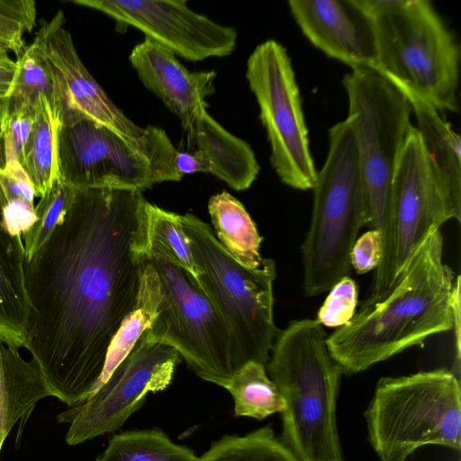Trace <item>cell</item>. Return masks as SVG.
Segmentation results:
<instances>
[{"mask_svg": "<svg viewBox=\"0 0 461 461\" xmlns=\"http://www.w3.org/2000/svg\"><path fill=\"white\" fill-rule=\"evenodd\" d=\"M355 280L345 276L336 283L318 312L317 321L329 328H339L350 321L357 304Z\"/></svg>", "mask_w": 461, "mask_h": 461, "instance_id": "d6a6232c", "label": "cell"}, {"mask_svg": "<svg viewBox=\"0 0 461 461\" xmlns=\"http://www.w3.org/2000/svg\"><path fill=\"white\" fill-rule=\"evenodd\" d=\"M373 70L439 111H458L460 50L429 0H402L374 20Z\"/></svg>", "mask_w": 461, "mask_h": 461, "instance_id": "52a82bcc", "label": "cell"}, {"mask_svg": "<svg viewBox=\"0 0 461 461\" xmlns=\"http://www.w3.org/2000/svg\"><path fill=\"white\" fill-rule=\"evenodd\" d=\"M146 202L140 190H77L49 239L24 260L25 348L51 395L68 407L93 393L109 346L136 305Z\"/></svg>", "mask_w": 461, "mask_h": 461, "instance_id": "6da1fadb", "label": "cell"}, {"mask_svg": "<svg viewBox=\"0 0 461 461\" xmlns=\"http://www.w3.org/2000/svg\"><path fill=\"white\" fill-rule=\"evenodd\" d=\"M33 0H0V50L19 58L26 49L24 35L36 24Z\"/></svg>", "mask_w": 461, "mask_h": 461, "instance_id": "4dcf8cb0", "label": "cell"}, {"mask_svg": "<svg viewBox=\"0 0 461 461\" xmlns=\"http://www.w3.org/2000/svg\"><path fill=\"white\" fill-rule=\"evenodd\" d=\"M402 0H355V3L373 20L396 7Z\"/></svg>", "mask_w": 461, "mask_h": 461, "instance_id": "e575fe53", "label": "cell"}, {"mask_svg": "<svg viewBox=\"0 0 461 461\" xmlns=\"http://www.w3.org/2000/svg\"><path fill=\"white\" fill-rule=\"evenodd\" d=\"M179 353L164 343L139 339L107 380L85 402L58 415L69 423L65 440L76 446L119 429L144 402L149 393L171 383Z\"/></svg>", "mask_w": 461, "mask_h": 461, "instance_id": "7c38bea8", "label": "cell"}, {"mask_svg": "<svg viewBox=\"0 0 461 461\" xmlns=\"http://www.w3.org/2000/svg\"><path fill=\"white\" fill-rule=\"evenodd\" d=\"M456 336V358H460V277L458 278L454 293L453 302V327Z\"/></svg>", "mask_w": 461, "mask_h": 461, "instance_id": "74e56055", "label": "cell"}, {"mask_svg": "<svg viewBox=\"0 0 461 461\" xmlns=\"http://www.w3.org/2000/svg\"><path fill=\"white\" fill-rule=\"evenodd\" d=\"M309 230L302 245L304 294L328 292L351 268L350 252L366 226L357 148L350 117L329 130V150L313 185Z\"/></svg>", "mask_w": 461, "mask_h": 461, "instance_id": "5b68a950", "label": "cell"}, {"mask_svg": "<svg viewBox=\"0 0 461 461\" xmlns=\"http://www.w3.org/2000/svg\"><path fill=\"white\" fill-rule=\"evenodd\" d=\"M354 128L362 180L366 226L378 232L382 255L373 294L394 281L392 185L400 155L413 127L405 95L369 68L352 69L343 79Z\"/></svg>", "mask_w": 461, "mask_h": 461, "instance_id": "277c9868", "label": "cell"}, {"mask_svg": "<svg viewBox=\"0 0 461 461\" xmlns=\"http://www.w3.org/2000/svg\"><path fill=\"white\" fill-rule=\"evenodd\" d=\"M29 311L23 240L8 231L0 196V339L25 348Z\"/></svg>", "mask_w": 461, "mask_h": 461, "instance_id": "ffe728a7", "label": "cell"}, {"mask_svg": "<svg viewBox=\"0 0 461 461\" xmlns=\"http://www.w3.org/2000/svg\"><path fill=\"white\" fill-rule=\"evenodd\" d=\"M146 254H157L183 268L201 289L199 271L193 258L181 215L146 202ZM203 292V291H202Z\"/></svg>", "mask_w": 461, "mask_h": 461, "instance_id": "83f0119b", "label": "cell"}, {"mask_svg": "<svg viewBox=\"0 0 461 461\" xmlns=\"http://www.w3.org/2000/svg\"><path fill=\"white\" fill-rule=\"evenodd\" d=\"M434 231L384 292L370 294L348 323L327 337L343 374L362 372L453 327L456 282Z\"/></svg>", "mask_w": 461, "mask_h": 461, "instance_id": "7a4b0ae2", "label": "cell"}, {"mask_svg": "<svg viewBox=\"0 0 461 461\" xmlns=\"http://www.w3.org/2000/svg\"><path fill=\"white\" fill-rule=\"evenodd\" d=\"M222 387L232 396L236 417L264 420L285 410L282 394L261 363L249 361Z\"/></svg>", "mask_w": 461, "mask_h": 461, "instance_id": "484cf974", "label": "cell"}, {"mask_svg": "<svg viewBox=\"0 0 461 461\" xmlns=\"http://www.w3.org/2000/svg\"><path fill=\"white\" fill-rule=\"evenodd\" d=\"M96 461H201L190 448L157 429L114 434Z\"/></svg>", "mask_w": 461, "mask_h": 461, "instance_id": "4316f807", "label": "cell"}, {"mask_svg": "<svg viewBox=\"0 0 461 461\" xmlns=\"http://www.w3.org/2000/svg\"><path fill=\"white\" fill-rule=\"evenodd\" d=\"M208 211L215 237L227 253L241 266L258 268L262 238L243 204L230 193L222 191L210 197Z\"/></svg>", "mask_w": 461, "mask_h": 461, "instance_id": "7402d4cb", "label": "cell"}, {"mask_svg": "<svg viewBox=\"0 0 461 461\" xmlns=\"http://www.w3.org/2000/svg\"><path fill=\"white\" fill-rule=\"evenodd\" d=\"M116 22L118 31L129 26L175 55L190 61L230 55L237 43L233 27L219 24L187 6L186 1L73 0Z\"/></svg>", "mask_w": 461, "mask_h": 461, "instance_id": "4fadbf2b", "label": "cell"}, {"mask_svg": "<svg viewBox=\"0 0 461 461\" xmlns=\"http://www.w3.org/2000/svg\"><path fill=\"white\" fill-rule=\"evenodd\" d=\"M146 256L158 273L161 298L140 339L173 347L200 378L222 387L243 366L225 323L183 268L159 255Z\"/></svg>", "mask_w": 461, "mask_h": 461, "instance_id": "30bf717a", "label": "cell"}, {"mask_svg": "<svg viewBox=\"0 0 461 461\" xmlns=\"http://www.w3.org/2000/svg\"><path fill=\"white\" fill-rule=\"evenodd\" d=\"M15 62L16 70L11 86L0 105V121L7 113L25 106L37 109L41 96L46 97L50 105L58 110L53 76L45 56L40 30Z\"/></svg>", "mask_w": 461, "mask_h": 461, "instance_id": "cb8c5ba5", "label": "cell"}, {"mask_svg": "<svg viewBox=\"0 0 461 461\" xmlns=\"http://www.w3.org/2000/svg\"><path fill=\"white\" fill-rule=\"evenodd\" d=\"M49 396L51 393L38 365L0 339V454L14 424Z\"/></svg>", "mask_w": 461, "mask_h": 461, "instance_id": "44dd1931", "label": "cell"}, {"mask_svg": "<svg viewBox=\"0 0 461 461\" xmlns=\"http://www.w3.org/2000/svg\"><path fill=\"white\" fill-rule=\"evenodd\" d=\"M339 461H343V460H339Z\"/></svg>", "mask_w": 461, "mask_h": 461, "instance_id": "f35d334b", "label": "cell"}, {"mask_svg": "<svg viewBox=\"0 0 461 461\" xmlns=\"http://www.w3.org/2000/svg\"><path fill=\"white\" fill-rule=\"evenodd\" d=\"M369 442L380 461H406L427 445L461 448V388L444 369L383 377L366 411Z\"/></svg>", "mask_w": 461, "mask_h": 461, "instance_id": "8992f818", "label": "cell"}, {"mask_svg": "<svg viewBox=\"0 0 461 461\" xmlns=\"http://www.w3.org/2000/svg\"><path fill=\"white\" fill-rule=\"evenodd\" d=\"M187 132V150L198 160L201 172L210 173L236 191L251 186L259 164L251 147L203 110Z\"/></svg>", "mask_w": 461, "mask_h": 461, "instance_id": "ac0fdd59", "label": "cell"}, {"mask_svg": "<svg viewBox=\"0 0 461 461\" xmlns=\"http://www.w3.org/2000/svg\"><path fill=\"white\" fill-rule=\"evenodd\" d=\"M316 320L291 321L279 331L267 362L285 402L281 441L300 461L342 460L336 403L343 371Z\"/></svg>", "mask_w": 461, "mask_h": 461, "instance_id": "3957f363", "label": "cell"}, {"mask_svg": "<svg viewBox=\"0 0 461 461\" xmlns=\"http://www.w3.org/2000/svg\"><path fill=\"white\" fill-rule=\"evenodd\" d=\"M382 255L381 240L377 231L369 230L356 240L351 252L350 264L357 274L375 270Z\"/></svg>", "mask_w": 461, "mask_h": 461, "instance_id": "836d02e7", "label": "cell"}, {"mask_svg": "<svg viewBox=\"0 0 461 461\" xmlns=\"http://www.w3.org/2000/svg\"><path fill=\"white\" fill-rule=\"evenodd\" d=\"M77 189L60 177L35 205L36 221L22 236L24 260H30L50 236L57 223L69 209Z\"/></svg>", "mask_w": 461, "mask_h": 461, "instance_id": "f546056e", "label": "cell"}, {"mask_svg": "<svg viewBox=\"0 0 461 461\" xmlns=\"http://www.w3.org/2000/svg\"><path fill=\"white\" fill-rule=\"evenodd\" d=\"M36 110L25 106L7 113L0 121V169L16 162L22 165Z\"/></svg>", "mask_w": 461, "mask_h": 461, "instance_id": "1f68e13d", "label": "cell"}, {"mask_svg": "<svg viewBox=\"0 0 461 461\" xmlns=\"http://www.w3.org/2000/svg\"><path fill=\"white\" fill-rule=\"evenodd\" d=\"M176 149L166 131L144 128L130 138L85 118L60 124L58 135L59 177L77 190H140L165 181H180L175 167Z\"/></svg>", "mask_w": 461, "mask_h": 461, "instance_id": "9c48e42d", "label": "cell"}, {"mask_svg": "<svg viewBox=\"0 0 461 461\" xmlns=\"http://www.w3.org/2000/svg\"><path fill=\"white\" fill-rule=\"evenodd\" d=\"M15 70L16 62L9 56L0 58V105L9 91Z\"/></svg>", "mask_w": 461, "mask_h": 461, "instance_id": "d590c367", "label": "cell"}, {"mask_svg": "<svg viewBox=\"0 0 461 461\" xmlns=\"http://www.w3.org/2000/svg\"><path fill=\"white\" fill-rule=\"evenodd\" d=\"M201 290L225 323L243 366L267 365L279 332L274 322L276 263L264 258L255 269L241 266L217 240L212 229L196 216L181 215Z\"/></svg>", "mask_w": 461, "mask_h": 461, "instance_id": "ba28073f", "label": "cell"}, {"mask_svg": "<svg viewBox=\"0 0 461 461\" xmlns=\"http://www.w3.org/2000/svg\"><path fill=\"white\" fill-rule=\"evenodd\" d=\"M129 60L141 83L178 117L185 131L206 110V98L215 92L214 70L191 72L173 52L148 38L134 46Z\"/></svg>", "mask_w": 461, "mask_h": 461, "instance_id": "e0dca14e", "label": "cell"}, {"mask_svg": "<svg viewBox=\"0 0 461 461\" xmlns=\"http://www.w3.org/2000/svg\"><path fill=\"white\" fill-rule=\"evenodd\" d=\"M160 298L158 273L146 256L136 305L122 321L109 346L104 368L94 392L107 380L117 366L132 350L142 333L151 325L157 316Z\"/></svg>", "mask_w": 461, "mask_h": 461, "instance_id": "d4e9b609", "label": "cell"}, {"mask_svg": "<svg viewBox=\"0 0 461 461\" xmlns=\"http://www.w3.org/2000/svg\"><path fill=\"white\" fill-rule=\"evenodd\" d=\"M402 93L415 114L416 129L431 174L445 199L452 219L460 221V136L452 130L450 123L439 115L437 109L411 93Z\"/></svg>", "mask_w": 461, "mask_h": 461, "instance_id": "d6986e66", "label": "cell"}, {"mask_svg": "<svg viewBox=\"0 0 461 461\" xmlns=\"http://www.w3.org/2000/svg\"><path fill=\"white\" fill-rule=\"evenodd\" d=\"M60 124L59 111L46 97L41 96L22 160L36 197L44 196L59 177L58 135Z\"/></svg>", "mask_w": 461, "mask_h": 461, "instance_id": "603a6c76", "label": "cell"}, {"mask_svg": "<svg viewBox=\"0 0 461 461\" xmlns=\"http://www.w3.org/2000/svg\"><path fill=\"white\" fill-rule=\"evenodd\" d=\"M392 212L395 280L426 240L452 219L415 126L409 133L393 179Z\"/></svg>", "mask_w": 461, "mask_h": 461, "instance_id": "5bb4252c", "label": "cell"}, {"mask_svg": "<svg viewBox=\"0 0 461 461\" xmlns=\"http://www.w3.org/2000/svg\"><path fill=\"white\" fill-rule=\"evenodd\" d=\"M65 21L64 13L59 10L40 28L53 76L61 124L88 118L130 138H140L144 128L135 124L113 103L86 68L70 32L63 27Z\"/></svg>", "mask_w": 461, "mask_h": 461, "instance_id": "9a60e30c", "label": "cell"}, {"mask_svg": "<svg viewBox=\"0 0 461 461\" xmlns=\"http://www.w3.org/2000/svg\"><path fill=\"white\" fill-rule=\"evenodd\" d=\"M246 78L259 107L279 179L312 189L317 171L310 150L299 87L285 48L275 40L258 44L247 61Z\"/></svg>", "mask_w": 461, "mask_h": 461, "instance_id": "8fae6325", "label": "cell"}, {"mask_svg": "<svg viewBox=\"0 0 461 461\" xmlns=\"http://www.w3.org/2000/svg\"><path fill=\"white\" fill-rule=\"evenodd\" d=\"M201 461H300L270 426L245 436L225 435L200 456Z\"/></svg>", "mask_w": 461, "mask_h": 461, "instance_id": "f1b7e54d", "label": "cell"}, {"mask_svg": "<svg viewBox=\"0 0 461 461\" xmlns=\"http://www.w3.org/2000/svg\"><path fill=\"white\" fill-rule=\"evenodd\" d=\"M175 167L177 173L182 177L184 175L201 172L198 160L191 152L188 151L176 150Z\"/></svg>", "mask_w": 461, "mask_h": 461, "instance_id": "8d00e7d4", "label": "cell"}, {"mask_svg": "<svg viewBox=\"0 0 461 461\" xmlns=\"http://www.w3.org/2000/svg\"><path fill=\"white\" fill-rule=\"evenodd\" d=\"M288 5L302 32L317 49L352 69H374L375 22L355 0H289Z\"/></svg>", "mask_w": 461, "mask_h": 461, "instance_id": "2e32d148", "label": "cell"}]
</instances>
